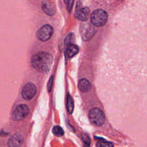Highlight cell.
I'll list each match as a JSON object with an SVG mask.
<instances>
[{
	"label": "cell",
	"mask_w": 147,
	"mask_h": 147,
	"mask_svg": "<svg viewBox=\"0 0 147 147\" xmlns=\"http://www.w3.org/2000/svg\"><path fill=\"white\" fill-rule=\"evenodd\" d=\"M74 34L72 33L68 34L64 40L65 45L67 46L71 44H72V42L74 41Z\"/></svg>",
	"instance_id": "15"
},
{
	"label": "cell",
	"mask_w": 147,
	"mask_h": 147,
	"mask_svg": "<svg viewBox=\"0 0 147 147\" xmlns=\"http://www.w3.org/2000/svg\"><path fill=\"white\" fill-rule=\"evenodd\" d=\"M53 33V28L49 25H45L38 30L36 33V36L40 40L45 41L51 38Z\"/></svg>",
	"instance_id": "6"
},
{
	"label": "cell",
	"mask_w": 147,
	"mask_h": 147,
	"mask_svg": "<svg viewBox=\"0 0 147 147\" xmlns=\"http://www.w3.org/2000/svg\"><path fill=\"white\" fill-rule=\"evenodd\" d=\"M67 109L69 114H71L74 109V103L72 98L69 94H68L67 99Z\"/></svg>",
	"instance_id": "13"
},
{
	"label": "cell",
	"mask_w": 147,
	"mask_h": 147,
	"mask_svg": "<svg viewBox=\"0 0 147 147\" xmlns=\"http://www.w3.org/2000/svg\"><path fill=\"white\" fill-rule=\"evenodd\" d=\"M79 52V47L74 44H71L67 46L65 55L67 58H71L76 55Z\"/></svg>",
	"instance_id": "11"
},
{
	"label": "cell",
	"mask_w": 147,
	"mask_h": 147,
	"mask_svg": "<svg viewBox=\"0 0 147 147\" xmlns=\"http://www.w3.org/2000/svg\"><path fill=\"white\" fill-rule=\"evenodd\" d=\"M88 118L90 122L94 125L100 126L105 122V115L103 111L98 108L94 107L88 113Z\"/></svg>",
	"instance_id": "2"
},
{
	"label": "cell",
	"mask_w": 147,
	"mask_h": 147,
	"mask_svg": "<svg viewBox=\"0 0 147 147\" xmlns=\"http://www.w3.org/2000/svg\"><path fill=\"white\" fill-rule=\"evenodd\" d=\"M91 84L86 79H81L78 83L79 89L83 92H88L91 89Z\"/></svg>",
	"instance_id": "12"
},
{
	"label": "cell",
	"mask_w": 147,
	"mask_h": 147,
	"mask_svg": "<svg viewBox=\"0 0 147 147\" xmlns=\"http://www.w3.org/2000/svg\"><path fill=\"white\" fill-rule=\"evenodd\" d=\"M52 63V56L45 52H39L36 53L31 60L32 67L41 73L48 72L50 70Z\"/></svg>",
	"instance_id": "1"
},
{
	"label": "cell",
	"mask_w": 147,
	"mask_h": 147,
	"mask_svg": "<svg viewBox=\"0 0 147 147\" xmlns=\"http://www.w3.org/2000/svg\"><path fill=\"white\" fill-rule=\"evenodd\" d=\"M82 140L84 142V143L87 145V146H89L91 144V141H90V137L89 136L86 134H82Z\"/></svg>",
	"instance_id": "18"
},
{
	"label": "cell",
	"mask_w": 147,
	"mask_h": 147,
	"mask_svg": "<svg viewBox=\"0 0 147 147\" xmlns=\"http://www.w3.org/2000/svg\"><path fill=\"white\" fill-rule=\"evenodd\" d=\"M53 75H52L49 79V80L48 82V85H47V88H48V92H50L51 91V88H52V84H53Z\"/></svg>",
	"instance_id": "19"
},
{
	"label": "cell",
	"mask_w": 147,
	"mask_h": 147,
	"mask_svg": "<svg viewBox=\"0 0 147 147\" xmlns=\"http://www.w3.org/2000/svg\"><path fill=\"white\" fill-rule=\"evenodd\" d=\"M37 91L36 86L32 83H26L23 87L21 92L22 98L25 100H30L35 95Z\"/></svg>",
	"instance_id": "7"
},
{
	"label": "cell",
	"mask_w": 147,
	"mask_h": 147,
	"mask_svg": "<svg viewBox=\"0 0 147 147\" xmlns=\"http://www.w3.org/2000/svg\"><path fill=\"white\" fill-rule=\"evenodd\" d=\"M94 25H90L89 24L84 25L81 28V36L82 38L84 41H88L90 40L92 36L95 34L96 31V29L94 26Z\"/></svg>",
	"instance_id": "8"
},
{
	"label": "cell",
	"mask_w": 147,
	"mask_h": 147,
	"mask_svg": "<svg viewBox=\"0 0 147 147\" xmlns=\"http://www.w3.org/2000/svg\"><path fill=\"white\" fill-rule=\"evenodd\" d=\"M107 13L103 9H96L91 15V21L95 26L104 25L107 22Z\"/></svg>",
	"instance_id": "3"
},
{
	"label": "cell",
	"mask_w": 147,
	"mask_h": 147,
	"mask_svg": "<svg viewBox=\"0 0 147 147\" xmlns=\"http://www.w3.org/2000/svg\"><path fill=\"white\" fill-rule=\"evenodd\" d=\"M52 133L57 137H61L64 134V130L61 127L59 126H55L52 129Z\"/></svg>",
	"instance_id": "14"
},
{
	"label": "cell",
	"mask_w": 147,
	"mask_h": 147,
	"mask_svg": "<svg viewBox=\"0 0 147 147\" xmlns=\"http://www.w3.org/2000/svg\"><path fill=\"white\" fill-rule=\"evenodd\" d=\"M89 13V8L86 6H83L81 0L78 1L75 10L74 16L80 21H86L88 18Z\"/></svg>",
	"instance_id": "4"
},
{
	"label": "cell",
	"mask_w": 147,
	"mask_h": 147,
	"mask_svg": "<svg viewBox=\"0 0 147 147\" xmlns=\"http://www.w3.org/2000/svg\"><path fill=\"white\" fill-rule=\"evenodd\" d=\"M114 145L113 144H112L110 142H108L104 140H100V141H99L98 144H97V146H113Z\"/></svg>",
	"instance_id": "16"
},
{
	"label": "cell",
	"mask_w": 147,
	"mask_h": 147,
	"mask_svg": "<svg viewBox=\"0 0 147 147\" xmlns=\"http://www.w3.org/2000/svg\"><path fill=\"white\" fill-rule=\"evenodd\" d=\"M41 8L42 10L49 16H53L56 11L55 3L51 0H44L41 2Z\"/></svg>",
	"instance_id": "9"
},
{
	"label": "cell",
	"mask_w": 147,
	"mask_h": 147,
	"mask_svg": "<svg viewBox=\"0 0 147 147\" xmlns=\"http://www.w3.org/2000/svg\"><path fill=\"white\" fill-rule=\"evenodd\" d=\"M29 113V109L26 105H19L13 111L12 118L14 121H20L25 118Z\"/></svg>",
	"instance_id": "5"
},
{
	"label": "cell",
	"mask_w": 147,
	"mask_h": 147,
	"mask_svg": "<svg viewBox=\"0 0 147 147\" xmlns=\"http://www.w3.org/2000/svg\"><path fill=\"white\" fill-rule=\"evenodd\" d=\"M24 141V137L21 134L16 133L13 135L8 141V146L16 147L21 146Z\"/></svg>",
	"instance_id": "10"
},
{
	"label": "cell",
	"mask_w": 147,
	"mask_h": 147,
	"mask_svg": "<svg viewBox=\"0 0 147 147\" xmlns=\"http://www.w3.org/2000/svg\"><path fill=\"white\" fill-rule=\"evenodd\" d=\"M64 2H65V4L66 5L67 9L69 13H70L72 9L74 0H64Z\"/></svg>",
	"instance_id": "17"
}]
</instances>
